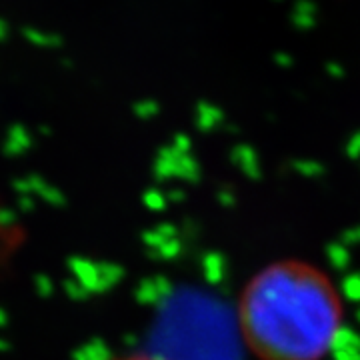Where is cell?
<instances>
[{"label": "cell", "instance_id": "4", "mask_svg": "<svg viewBox=\"0 0 360 360\" xmlns=\"http://www.w3.org/2000/svg\"><path fill=\"white\" fill-rule=\"evenodd\" d=\"M120 360H165V359H158V356H144V354H139V356H127V359H120Z\"/></svg>", "mask_w": 360, "mask_h": 360}, {"label": "cell", "instance_id": "2", "mask_svg": "<svg viewBox=\"0 0 360 360\" xmlns=\"http://www.w3.org/2000/svg\"><path fill=\"white\" fill-rule=\"evenodd\" d=\"M22 37H25L32 46H39V49H56L60 46V37L52 30H42L37 26H26L22 28Z\"/></svg>", "mask_w": 360, "mask_h": 360}, {"label": "cell", "instance_id": "3", "mask_svg": "<svg viewBox=\"0 0 360 360\" xmlns=\"http://www.w3.org/2000/svg\"><path fill=\"white\" fill-rule=\"evenodd\" d=\"M8 34H11V25H8V20L0 18V42L4 39H8Z\"/></svg>", "mask_w": 360, "mask_h": 360}, {"label": "cell", "instance_id": "1", "mask_svg": "<svg viewBox=\"0 0 360 360\" xmlns=\"http://www.w3.org/2000/svg\"><path fill=\"white\" fill-rule=\"evenodd\" d=\"M243 324L246 340L266 360H316L336 335L340 307L321 272L281 264L246 288Z\"/></svg>", "mask_w": 360, "mask_h": 360}]
</instances>
